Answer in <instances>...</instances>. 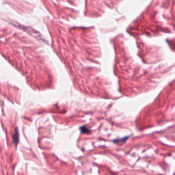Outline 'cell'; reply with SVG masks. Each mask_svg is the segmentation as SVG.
<instances>
[{
    "label": "cell",
    "mask_w": 175,
    "mask_h": 175,
    "mask_svg": "<svg viewBox=\"0 0 175 175\" xmlns=\"http://www.w3.org/2000/svg\"><path fill=\"white\" fill-rule=\"evenodd\" d=\"M18 139H19V135H18V133H17V130L16 129V133L14 134V137H13V141H14L15 144L17 142Z\"/></svg>",
    "instance_id": "obj_1"
}]
</instances>
